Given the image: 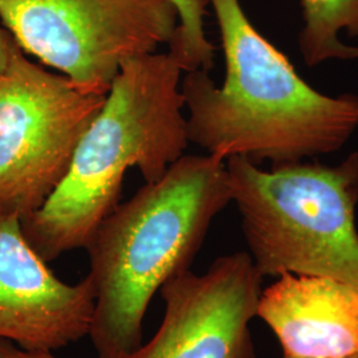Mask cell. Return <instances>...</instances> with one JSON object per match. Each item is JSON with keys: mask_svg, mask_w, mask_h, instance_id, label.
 <instances>
[{"mask_svg": "<svg viewBox=\"0 0 358 358\" xmlns=\"http://www.w3.org/2000/svg\"><path fill=\"white\" fill-rule=\"evenodd\" d=\"M217 16L226 62L219 88L208 71L186 72L180 90L189 141L227 161L272 166L343 149L358 128V96H327L296 72L257 32L239 0H207Z\"/></svg>", "mask_w": 358, "mask_h": 358, "instance_id": "6da1fadb", "label": "cell"}, {"mask_svg": "<svg viewBox=\"0 0 358 358\" xmlns=\"http://www.w3.org/2000/svg\"><path fill=\"white\" fill-rule=\"evenodd\" d=\"M230 202L226 161L183 154L103 219L85 248L94 289L88 336L99 357L124 358L141 346L154 294L190 269Z\"/></svg>", "mask_w": 358, "mask_h": 358, "instance_id": "7a4b0ae2", "label": "cell"}, {"mask_svg": "<svg viewBox=\"0 0 358 358\" xmlns=\"http://www.w3.org/2000/svg\"><path fill=\"white\" fill-rule=\"evenodd\" d=\"M182 68L166 53L130 59L106 94L103 109L77 145L71 167L43 206L20 220L44 262L87 248L118 206L129 169L146 182L161 178L189 146Z\"/></svg>", "mask_w": 358, "mask_h": 358, "instance_id": "3957f363", "label": "cell"}, {"mask_svg": "<svg viewBox=\"0 0 358 358\" xmlns=\"http://www.w3.org/2000/svg\"><path fill=\"white\" fill-rule=\"evenodd\" d=\"M231 199L264 276H327L358 288V152L336 166L300 161L264 170L226 161Z\"/></svg>", "mask_w": 358, "mask_h": 358, "instance_id": "277c9868", "label": "cell"}, {"mask_svg": "<svg viewBox=\"0 0 358 358\" xmlns=\"http://www.w3.org/2000/svg\"><path fill=\"white\" fill-rule=\"evenodd\" d=\"M105 100L13 47L0 71V215L22 220L43 206Z\"/></svg>", "mask_w": 358, "mask_h": 358, "instance_id": "5b68a950", "label": "cell"}, {"mask_svg": "<svg viewBox=\"0 0 358 358\" xmlns=\"http://www.w3.org/2000/svg\"><path fill=\"white\" fill-rule=\"evenodd\" d=\"M0 20L24 53L100 94L179 26L170 0H0Z\"/></svg>", "mask_w": 358, "mask_h": 358, "instance_id": "8992f818", "label": "cell"}, {"mask_svg": "<svg viewBox=\"0 0 358 358\" xmlns=\"http://www.w3.org/2000/svg\"><path fill=\"white\" fill-rule=\"evenodd\" d=\"M263 275L248 252L217 259L159 289L164 320L150 341L124 358H255L250 322L257 316Z\"/></svg>", "mask_w": 358, "mask_h": 358, "instance_id": "52a82bcc", "label": "cell"}, {"mask_svg": "<svg viewBox=\"0 0 358 358\" xmlns=\"http://www.w3.org/2000/svg\"><path fill=\"white\" fill-rule=\"evenodd\" d=\"M93 310L90 278L62 282L27 243L20 217L0 215V338L55 352L90 334Z\"/></svg>", "mask_w": 358, "mask_h": 358, "instance_id": "ba28073f", "label": "cell"}, {"mask_svg": "<svg viewBox=\"0 0 358 358\" xmlns=\"http://www.w3.org/2000/svg\"><path fill=\"white\" fill-rule=\"evenodd\" d=\"M262 292L257 316L276 334L285 356H358V288L327 276L282 273Z\"/></svg>", "mask_w": 358, "mask_h": 358, "instance_id": "9c48e42d", "label": "cell"}, {"mask_svg": "<svg viewBox=\"0 0 358 358\" xmlns=\"http://www.w3.org/2000/svg\"><path fill=\"white\" fill-rule=\"evenodd\" d=\"M301 6L299 47L308 66L358 59V47L340 40L341 32L358 38V0H301Z\"/></svg>", "mask_w": 358, "mask_h": 358, "instance_id": "30bf717a", "label": "cell"}, {"mask_svg": "<svg viewBox=\"0 0 358 358\" xmlns=\"http://www.w3.org/2000/svg\"><path fill=\"white\" fill-rule=\"evenodd\" d=\"M177 8L179 26L169 43V53L183 72L210 71L215 47L205 34V6L207 0H170Z\"/></svg>", "mask_w": 358, "mask_h": 358, "instance_id": "8fae6325", "label": "cell"}, {"mask_svg": "<svg viewBox=\"0 0 358 358\" xmlns=\"http://www.w3.org/2000/svg\"><path fill=\"white\" fill-rule=\"evenodd\" d=\"M0 358H57L50 350H27L13 341L0 338ZM100 358V357H97Z\"/></svg>", "mask_w": 358, "mask_h": 358, "instance_id": "7c38bea8", "label": "cell"}, {"mask_svg": "<svg viewBox=\"0 0 358 358\" xmlns=\"http://www.w3.org/2000/svg\"><path fill=\"white\" fill-rule=\"evenodd\" d=\"M15 45L16 43L10 32L6 28H0V71L4 69V66L7 65L8 57Z\"/></svg>", "mask_w": 358, "mask_h": 358, "instance_id": "4fadbf2b", "label": "cell"}, {"mask_svg": "<svg viewBox=\"0 0 358 358\" xmlns=\"http://www.w3.org/2000/svg\"><path fill=\"white\" fill-rule=\"evenodd\" d=\"M284 358H303V357H294V356H285V355H284ZM350 358H358V356H357V357H350Z\"/></svg>", "mask_w": 358, "mask_h": 358, "instance_id": "5bb4252c", "label": "cell"}]
</instances>
